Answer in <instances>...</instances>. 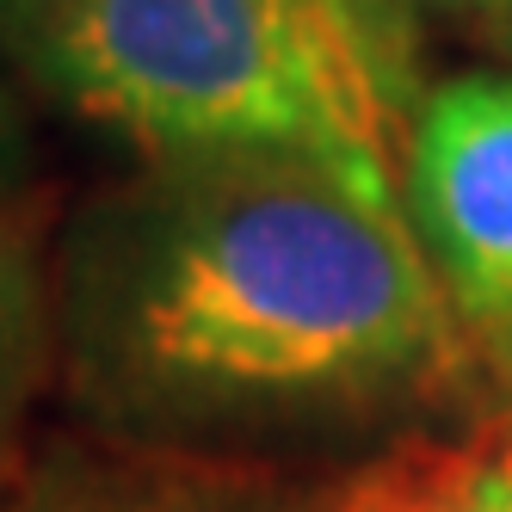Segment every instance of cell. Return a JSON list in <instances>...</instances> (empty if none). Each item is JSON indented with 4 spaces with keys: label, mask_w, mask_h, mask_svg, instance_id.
<instances>
[{
    "label": "cell",
    "mask_w": 512,
    "mask_h": 512,
    "mask_svg": "<svg viewBox=\"0 0 512 512\" xmlns=\"http://www.w3.org/2000/svg\"><path fill=\"white\" fill-rule=\"evenodd\" d=\"M327 512H512V395L327 475Z\"/></svg>",
    "instance_id": "cell-5"
},
{
    "label": "cell",
    "mask_w": 512,
    "mask_h": 512,
    "mask_svg": "<svg viewBox=\"0 0 512 512\" xmlns=\"http://www.w3.org/2000/svg\"><path fill=\"white\" fill-rule=\"evenodd\" d=\"M56 346L81 414L136 445L358 457L500 401L383 167L149 161L62 247Z\"/></svg>",
    "instance_id": "cell-1"
},
{
    "label": "cell",
    "mask_w": 512,
    "mask_h": 512,
    "mask_svg": "<svg viewBox=\"0 0 512 512\" xmlns=\"http://www.w3.org/2000/svg\"><path fill=\"white\" fill-rule=\"evenodd\" d=\"M50 327H56V309L44 297L31 223L0 204V494L19 475V420H25L31 383H38Z\"/></svg>",
    "instance_id": "cell-6"
},
{
    "label": "cell",
    "mask_w": 512,
    "mask_h": 512,
    "mask_svg": "<svg viewBox=\"0 0 512 512\" xmlns=\"http://www.w3.org/2000/svg\"><path fill=\"white\" fill-rule=\"evenodd\" d=\"M401 13H438V19H512V0H395Z\"/></svg>",
    "instance_id": "cell-7"
},
{
    "label": "cell",
    "mask_w": 512,
    "mask_h": 512,
    "mask_svg": "<svg viewBox=\"0 0 512 512\" xmlns=\"http://www.w3.org/2000/svg\"><path fill=\"white\" fill-rule=\"evenodd\" d=\"M401 204L488 371L512 358V75L432 81L401 149Z\"/></svg>",
    "instance_id": "cell-3"
},
{
    "label": "cell",
    "mask_w": 512,
    "mask_h": 512,
    "mask_svg": "<svg viewBox=\"0 0 512 512\" xmlns=\"http://www.w3.org/2000/svg\"><path fill=\"white\" fill-rule=\"evenodd\" d=\"M13 50L149 161L327 155L401 179L414 75L395 0H56Z\"/></svg>",
    "instance_id": "cell-2"
},
{
    "label": "cell",
    "mask_w": 512,
    "mask_h": 512,
    "mask_svg": "<svg viewBox=\"0 0 512 512\" xmlns=\"http://www.w3.org/2000/svg\"><path fill=\"white\" fill-rule=\"evenodd\" d=\"M494 383H500V395H512V358H500V364H494Z\"/></svg>",
    "instance_id": "cell-10"
},
{
    "label": "cell",
    "mask_w": 512,
    "mask_h": 512,
    "mask_svg": "<svg viewBox=\"0 0 512 512\" xmlns=\"http://www.w3.org/2000/svg\"><path fill=\"white\" fill-rule=\"evenodd\" d=\"M13 167H19V124H13V105H7V93H0V186L13 179Z\"/></svg>",
    "instance_id": "cell-9"
},
{
    "label": "cell",
    "mask_w": 512,
    "mask_h": 512,
    "mask_svg": "<svg viewBox=\"0 0 512 512\" xmlns=\"http://www.w3.org/2000/svg\"><path fill=\"white\" fill-rule=\"evenodd\" d=\"M0 512H327V475L105 432L19 463Z\"/></svg>",
    "instance_id": "cell-4"
},
{
    "label": "cell",
    "mask_w": 512,
    "mask_h": 512,
    "mask_svg": "<svg viewBox=\"0 0 512 512\" xmlns=\"http://www.w3.org/2000/svg\"><path fill=\"white\" fill-rule=\"evenodd\" d=\"M50 7H56V0H0V44H19Z\"/></svg>",
    "instance_id": "cell-8"
}]
</instances>
